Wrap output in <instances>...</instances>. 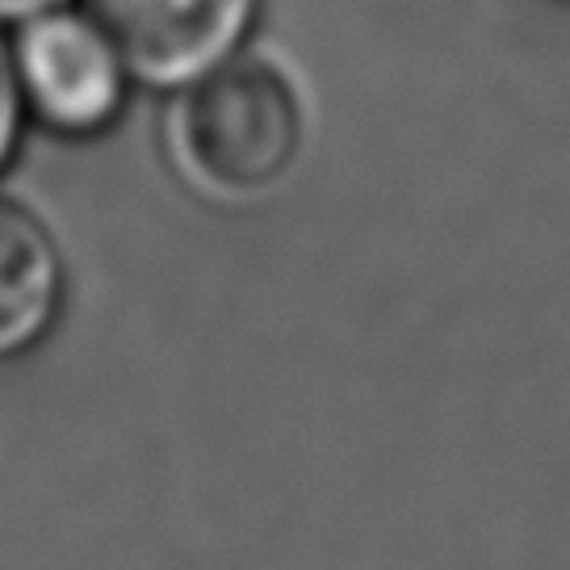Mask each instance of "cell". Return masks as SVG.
Masks as SVG:
<instances>
[{"instance_id":"1","label":"cell","mask_w":570,"mask_h":570,"mask_svg":"<svg viewBox=\"0 0 570 570\" xmlns=\"http://www.w3.org/2000/svg\"><path fill=\"white\" fill-rule=\"evenodd\" d=\"M303 139V97L273 63H227L177 109L180 164L197 189L223 202L273 194L294 173Z\"/></svg>"},{"instance_id":"2","label":"cell","mask_w":570,"mask_h":570,"mask_svg":"<svg viewBox=\"0 0 570 570\" xmlns=\"http://www.w3.org/2000/svg\"><path fill=\"white\" fill-rule=\"evenodd\" d=\"M265 0H92V18L151 92H189L235 63Z\"/></svg>"},{"instance_id":"3","label":"cell","mask_w":570,"mask_h":570,"mask_svg":"<svg viewBox=\"0 0 570 570\" xmlns=\"http://www.w3.org/2000/svg\"><path fill=\"white\" fill-rule=\"evenodd\" d=\"M18 76L26 106L63 139H92L122 118L130 68L97 18L42 13L18 42Z\"/></svg>"},{"instance_id":"4","label":"cell","mask_w":570,"mask_h":570,"mask_svg":"<svg viewBox=\"0 0 570 570\" xmlns=\"http://www.w3.org/2000/svg\"><path fill=\"white\" fill-rule=\"evenodd\" d=\"M68 273L51 232L0 197V365L35 353L63 315Z\"/></svg>"},{"instance_id":"5","label":"cell","mask_w":570,"mask_h":570,"mask_svg":"<svg viewBox=\"0 0 570 570\" xmlns=\"http://www.w3.org/2000/svg\"><path fill=\"white\" fill-rule=\"evenodd\" d=\"M26 92H21L18 59L9 55L4 38H0V168L13 160L21 142V122H26Z\"/></svg>"},{"instance_id":"6","label":"cell","mask_w":570,"mask_h":570,"mask_svg":"<svg viewBox=\"0 0 570 570\" xmlns=\"http://www.w3.org/2000/svg\"><path fill=\"white\" fill-rule=\"evenodd\" d=\"M68 0H0V21H35L42 13L63 9Z\"/></svg>"},{"instance_id":"7","label":"cell","mask_w":570,"mask_h":570,"mask_svg":"<svg viewBox=\"0 0 570 570\" xmlns=\"http://www.w3.org/2000/svg\"><path fill=\"white\" fill-rule=\"evenodd\" d=\"M546 4H570V0H546Z\"/></svg>"}]
</instances>
